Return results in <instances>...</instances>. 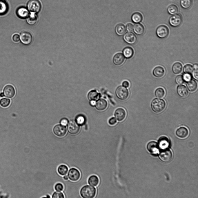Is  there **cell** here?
Instances as JSON below:
<instances>
[{
	"label": "cell",
	"mask_w": 198,
	"mask_h": 198,
	"mask_svg": "<svg viewBox=\"0 0 198 198\" xmlns=\"http://www.w3.org/2000/svg\"><path fill=\"white\" fill-rule=\"evenodd\" d=\"M80 194L83 198H92L96 195V190L93 186L86 185L83 186L80 190Z\"/></svg>",
	"instance_id": "obj_1"
},
{
	"label": "cell",
	"mask_w": 198,
	"mask_h": 198,
	"mask_svg": "<svg viewBox=\"0 0 198 198\" xmlns=\"http://www.w3.org/2000/svg\"><path fill=\"white\" fill-rule=\"evenodd\" d=\"M166 107V103L162 99L155 98L152 101L151 107L152 110L156 113L162 111Z\"/></svg>",
	"instance_id": "obj_2"
},
{
	"label": "cell",
	"mask_w": 198,
	"mask_h": 198,
	"mask_svg": "<svg viewBox=\"0 0 198 198\" xmlns=\"http://www.w3.org/2000/svg\"><path fill=\"white\" fill-rule=\"evenodd\" d=\"M27 7L30 11L34 13H37L40 11L41 5L38 0H30L28 2Z\"/></svg>",
	"instance_id": "obj_3"
},
{
	"label": "cell",
	"mask_w": 198,
	"mask_h": 198,
	"mask_svg": "<svg viewBox=\"0 0 198 198\" xmlns=\"http://www.w3.org/2000/svg\"><path fill=\"white\" fill-rule=\"evenodd\" d=\"M160 159L165 162L170 161L172 157V155L171 150L168 148L163 149L159 152V154Z\"/></svg>",
	"instance_id": "obj_4"
},
{
	"label": "cell",
	"mask_w": 198,
	"mask_h": 198,
	"mask_svg": "<svg viewBox=\"0 0 198 198\" xmlns=\"http://www.w3.org/2000/svg\"><path fill=\"white\" fill-rule=\"evenodd\" d=\"M116 94L119 99L121 100H124L128 97L129 92L126 87L121 86L117 88Z\"/></svg>",
	"instance_id": "obj_5"
},
{
	"label": "cell",
	"mask_w": 198,
	"mask_h": 198,
	"mask_svg": "<svg viewBox=\"0 0 198 198\" xmlns=\"http://www.w3.org/2000/svg\"><path fill=\"white\" fill-rule=\"evenodd\" d=\"M67 176L70 180L73 181H76L79 179L81 177V174L77 169L72 168L69 170Z\"/></svg>",
	"instance_id": "obj_6"
},
{
	"label": "cell",
	"mask_w": 198,
	"mask_h": 198,
	"mask_svg": "<svg viewBox=\"0 0 198 198\" xmlns=\"http://www.w3.org/2000/svg\"><path fill=\"white\" fill-rule=\"evenodd\" d=\"M182 21L181 15L179 14H175L173 15L170 18L169 22L171 26L174 27L179 26Z\"/></svg>",
	"instance_id": "obj_7"
},
{
	"label": "cell",
	"mask_w": 198,
	"mask_h": 198,
	"mask_svg": "<svg viewBox=\"0 0 198 198\" xmlns=\"http://www.w3.org/2000/svg\"><path fill=\"white\" fill-rule=\"evenodd\" d=\"M156 33L157 36L160 38H164L168 36L169 33L168 28L165 25H161L157 28Z\"/></svg>",
	"instance_id": "obj_8"
},
{
	"label": "cell",
	"mask_w": 198,
	"mask_h": 198,
	"mask_svg": "<svg viewBox=\"0 0 198 198\" xmlns=\"http://www.w3.org/2000/svg\"><path fill=\"white\" fill-rule=\"evenodd\" d=\"M69 132L72 135H75L79 131L80 127L77 123L74 120L70 121L68 126Z\"/></svg>",
	"instance_id": "obj_9"
},
{
	"label": "cell",
	"mask_w": 198,
	"mask_h": 198,
	"mask_svg": "<svg viewBox=\"0 0 198 198\" xmlns=\"http://www.w3.org/2000/svg\"><path fill=\"white\" fill-rule=\"evenodd\" d=\"M3 93L4 96L8 98H12L15 95V90L12 86L7 85L3 88Z\"/></svg>",
	"instance_id": "obj_10"
},
{
	"label": "cell",
	"mask_w": 198,
	"mask_h": 198,
	"mask_svg": "<svg viewBox=\"0 0 198 198\" xmlns=\"http://www.w3.org/2000/svg\"><path fill=\"white\" fill-rule=\"evenodd\" d=\"M53 132L57 136L62 137L66 135L67 132V129L65 126L58 125L54 127L53 128Z\"/></svg>",
	"instance_id": "obj_11"
},
{
	"label": "cell",
	"mask_w": 198,
	"mask_h": 198,
	"mask_svg": "<svg viewBox=\"0 0 198 198\" xmlns=\"http://www.w3.org/2000/svg\"><path fill=\"white\" fill-rule=\"evenodd\" d=\"M20 39L23 44L28 45L31 43L32 40V37L31 34L30 32L28 31H24L21 34Z\"/></svg>",
	"instance_id": "obj_12"
},
{
	"label": "cell",
	"mask_w": 198,
	"mask_h": 198,
	"mask_svg": "<svg viewBox=\"0 0 198 198\" xmlns=\"http://www.w3.org/2000/svg\"><path fill=\"white\" fill-rule=\"evenodd\" d=\"M123 39L125 42L130 44L135 43L137 40L136 35L130 32L126 33L123 36Z\"/></svg>",
	"instance_id": "obj_13"
},
{
	"label": "cell",
	"mask_w": 198,
	"mask_h": 198,
	"mask_svg": "<svg viewBox=\"0 0 198 198\" xmlns=\"http://www.w3.org/2000/svg\"><path fill=\"white\" fill-rule=\"evenodd\" d=\"M115 115L116 119L119 121H123L126 116L125 110L122 108H119L115 111Z\"/></svg>",
	"instance_id": "obj_14"
},
{
	"label": "cell",
	"mask_w": 198,
	"mask_h": 198,
	"mask_svg": "<svg viewBox=\"0 0 198 198\" xmlns=\"http://www.w3.org/2000/svg\"><path fill=\"white\" fill-rule=\"evenodd\" d=\"M95 106L96 108L99 111H102L106 109L108 106V103L106 100L103 99H101L96 102Z\"/></svg>",
	"instance_id": "obj_15"
},
{
	"label": "cell",
	"mask_w": 198,
	"mask_h": 198,
	"mask_svg": "<svg viewBox=\"0 0 198 198\" xmlns=\"http://www.w3.org/2000/svg\"><path fill=\"white\" fill-rule=\"evenodd\" d=\"M147 148L148 150L151 153H156L158 150V145L156 142L151 141L147 144Z\"/></svg>",
	"instance_id": "obj_16"
},
{
	"label": "cell",
	"mask_w": 198,
	"mask_h": 198,
	"mask_svg": "<svg viewBox=\"0 0 198 198\" xmlns=\"http://www.w3.org/2000/svg\"><path fill=\"white\" fill-rule=\"evenodd\" d=\"M177 90L178 95L182 97H186L189 94L186 87L183 85L178 86L177 88Z\"/></svg>",
	"instance_id": "obj_17"
},
{
	"label": "cell",
	"mask_w": 198,
	"mask_h": 198,
	"mask_svg": "<svg viewBox=\"0 0 198 198\" xmlns=\"http://www.w3.org/2000/svg\"><path fill=\"white\" fill-rule=\"evenodd\" d=\"M189 131L186 127H182L178 128L176 130V134L179 137L184 138L186 137L188 135Z\"/></svg>",
	"instance_id": "obj_18"
},
{
	"label": "cell",
	"mask_w": 198,
	"mask_h": 198,
	"mask_svg": "<svg viewBox=\"0 0 198 198\" xmlns=\"http://www.w3.org/2000/svg\"><path fill=\"white\" fill-rule=\"evenodd\" d=\"M124 57L121 53H118L116 54L113 58V62L116 65H120L124 62Z\"/></svg>",
	"instance_id": "obj_19"
},
{
	"label": "cell",
	"mask_w": 198,
	"mask_h": 198,
	"mask_svg": "<svg viewBox=\"0 0 198 198\" xmlns=\"http://www.w3.org/2000/svg\"><path fill=\"white\" fill-rule=\"evenodd\" d=\"M153 75L157 78H161L164 75L165 70L164 68L161 66L155 67L153 71Z\"/></svg>",
	"instance_id": "obj_20"
},
{
	"label": "cell",
	"mask_w": 198,
	"mask_h": 198,
	"mask_svg": "<svg viewBox=\"0 0 198 198\" xmlns=\"http://www.w3.org/2000/svg\"><path fill=\"white\" fill-rule=\"evenodd\" d=\"M169 141L168 138L165 136L161 137L158 140L159 146L162 149L167 147L169 144Z\"/></svg>",
	"instance_id": "obj_21"
},
{
	"label": "cell",
	"mask_w": 198,
	"mask_h": 198,
	"mask_svg": "<svg viewBox=\"0 0 198 198\" xmlns=\"http://www.w3.org/2000/svg\"><path fill=\"white\" fill-rule=\"evenodd\" d=\"M134 32L137 34L141 35L144 32L145 28L144 26L141 24L137 23L133 27Z\"/></svg>",
	"instance_id": "obj_22"
},
{
	"label": "cell",
	"mask_w": 198,
	"mask_h": 198,
	"mask_svg": "<svg viewBox=\"0 0 198 198\" xmlns=\"http://www.w3.org/2000/svg\"><path fill=\"white\" fill-rule=\"evenodd\" d=\"M99 180L98 177L95 175L90 176L88 178V183L90 185L96 186L99 184Z\"/></svg>",
	"instance_id": "obj_23"
},
{
	"label": "cell",
	"mask_w": 198,
	"mask_h": 198,
	"mask_svg": "<svg viewBox=\"0 0 198 198\" xmlns=\"http://www.w3.org/2000/svg\"><path fill=\"white\" fill-rule=\"evenodd\" d=\"M188 82L187 86L189 90L191 92L195 91L197 87V84L196 81L194 80H191Z\"/></svg>",
	"instance_id": "obj_24"
},
{
	"label": "cell",
	"mask_w": 198,
	"mask_h": 198,
	"mask_svg": "<svg viewBox=\"0 0 198 198\" xmlns=\"http://www.w3.org/2000/svg\"><path fill=\"white\" fill-rule=\"evenodd\" d=\"M100 94L95 90H92L89 92L88 95V99L91 101H95L100 97Z\"/></svg>",
	"instance_id": "obj_25"
},
{
	"label": "cell",
	"mask_w": 198,
	"mask_h": 198,
	"mask_svg": "<svg viewBox=\"0 0 198 198\" xmlns=\"http://www.w3.org/2000/svg\"><path fill=\"white\" fill-rule=\"evenodd\" d=\"M126 31L125 27L122 24H118L115 28V31L116 34L119 36H122L124 34Z\"/></svg>",
	"instance_id": "obj_26"
},
{
	"label": "cell",
	"mask_w": 198,
	"mask_h": 198,
	"mask_svg": "<svg viewBox=\"0 0 198 198\" xmlns=\"http://www.w3.org/2000/svg\"><path fill=\"white\" fill-rule=\"evenodd\" d=\"M18 16L21 18H25L28 16V10L24 8H19L17 11Z\"/></svg>",
	"instance_id": "obj_27"
},
{
	"label": "cell",
	"mask_w": 198,
	"mask_h": 198,
	"mask_svg": "<svg viewBox=\"0 0 198 198\" xmlns=\"http://www.w3.org/2000/svg\"><path fill=\"white\" fill-rule=\"evenodd\" d=\"M57 170L59 175L61 176H64L67 173L68 168L66 165L61 164L58 166Z\"/></svg>",
	"instance_id": "obj_28"
},
{
	"label": "cell",
	"mask_w": 198,
	"mask_h": 198,
	"mask_svg": "<svg viewBox=\"0 0 198 198\" xmlns=\"http://www.w3.org/2000/svg\"><path fill=\"white\" fill-rule=\"evenodd\" d=\"M131 19L134 23H138L142 21L143 19V16L140 13L136 12L132 14Z\"/></svg>",
	"instance_id": "obj_29"
},
{
	"label": "cell",
	"mask_w": 198,
	"mask_h": 198,
	"mask_svg": "<svg viewBox=\"0 0 198 198\" xmlns=\"http://www.w3.org/2000/svg\"><path fill=\"white\" fill-rule=\"evenodd\" d=\"M182 69V66L179 62H176L175 63L172 67V70L173 72L177 74L180 73Z\"/></svg>",
	"instance_id": "obj_30"
},
{
	"label": "cell",
	"mask_w": 198,
	"mask_h": 198,
	"mask_svg": "<svg viewBox=\"0 0 198 198\" xmlns=\"http://www.w3.org/2000/svg\"><path fill=\"white\" fill-rule=\"evenodd\" d=\"M133 49L130 47H127L123 50V53L124 57L127 58L131 57L133 55Z\"/></svg>",
	"instance_id": "obj_31"
},
{
	"label": "cell",
	"mask_w": 198,
	"mask_h": 198,
	"mask_svg": "<svg viewBox=\"0 0 198 198\" xmlns=\"http://www.w3.org/2000/svg\"><path fill=\"white\" fill-rule=\"evenodd\" d=\"M37 21V17L33 13H32L28 16L27 19V22L30 25L34 24L36 23Z\"/></svg>",
	"instance_id": "obj_32"
},
{
	"label": "cell",
	"mask_w": 198,
	"mask_h": 198,
	"mask_svg": "<svg viewBox=\"0 0 198 198\" xmlns=\"http://www.w3.org/2000/svg\"><path fill=\"white\" fill-rule=\"evenodd\" d=\"M8 9V5L6 1L0 0V14L5 13Z\"/></svg>",
	"instance_id": "obj_33"
},
{
	"label": "cell",
	"mask_w": 198,
	"mask_h": 198,
	"mask_svg": "<svg viewBox=\"0 0 198 198\" xmlns=\"http://www.w3.org/2000/svg\"><path fill=\"white\" fill-rule=\"evenodd\" d=\"M167 10L169 14H170L174 15L177 13L178 11V9L176 5L172 4L168 7Z\"/></svg>",
	"instance_id": "obj_34"
},
{
	"label": "cell",
	"mask_w": 198,
	"mask_h": 198,
	"mask_svg": "<svg viewBox=\"0 0 198 198\" xmlns=\"http://www.w3.org/2000/svg\"><path fill=\"white\" fill-rule=\"evenodd\" d=\"M165 94V92L164 90L161 88H157L155 92V95L157 98H162L164 96Z\"/></svg>",
	"instance_id": "obj_35"
},
{
	"label": "cell",
	"mask_w": 198,
	"mask_h": 198,
	"mask_svg": "<svg viewBox=\"0 0 198 198\" xmlns=\"http://www.w3.org/2000/svg\"><path fill=\"white\" fill-rule=\"evenodd\" d=\"M192 0H181L180 4L184 8L187 9L190 8L192 5Z\"/></svg>",
	"instance_id": "obj_36"
},
{
	"label": "cell",
	"mask_w": 198,
	"mask_h": 198,
	"mask_svg": "<svg viewBox=\"0 0 198 198\" xmlns=\"http://www.w3.org/2000/svg\"><path fill=\"white\" fill-rule=\"evenodd\" d=\"M10 100L7 98H3L0 100V105L3 108L8 107L10 105Z\"/></svg>",
	"instance_id": "obj_37"
},
{
	"label": "cell",
	"mask_w": 198,
	"mask_h": 198,
	"mask_svg": "<svg viewBox=\"0 0 198 198\" xmlns=\"http://www.w3.org/2000/svg\"><path fill=\"white\" fill-rule=\"evenodd\" d=\"M193 67L190 64H187L184 67V73L192 74L194 71Z\"/></svg>",
	"instance_id": "obj_38"
},
{
	"label": "cell",
	"mask_w": 198,
	"mask_h": 198,
	"mask_svg": "<svg viewBox=\"0 0 198 198\" xmlns=\"http://www.w3.org/2000/svg\"><path fill=\"white\" fill-rule=\"evenodd\" d=\"M76 122L78 124L83 125L85 122L86 119L83 115H79L76 118Z\"/></svg>",
	"instance_id": "obj_39"
},
{
	"label": "cell",
	"mask_w": 198,
	"mask_h": 198,
	"mask_svg": "<svg viewBox=\"0 0 198 198\" xmlns=\"http://www.w3.org/2000/svg\"><path fill=\"white\" fill-rule=\"evenodd\" d=\"M52 198H64V195L61 192L56 191L55 192L52 194Z\"/></svg>",
	"instance_id": "obj_40"
},
{
	"label": "cell",
	"mask_w": 198,
	"mask_h": 198,
	"mask_svg": "<svg viewBox=\"0 0 198 198\" xmlns=\"http://www.w3.org/2000/svg\"><path fill=\"white\" fill-rule=\"evenodd\" d=\"M54 188L57 191L61 192L63 190L64 187L61 183H58L55 185Z\"/></svg>",
	"instance_id": "obj_41"
},
{
	"label": "cell",
	"mask_w": 198,
	"mask_h": 198,
	"mask_svg": "<svg viewBox=\"0 0 198 198\" xmlns=\"http://www.w3.org/2000/svg\"><path fill=\"white\" fill-rule=\"evenodd\" d=\"M175 81L176 83L179 85L183 84L184 81L182 76L181 75L177 76L175 78Z\"/></svg>",
	"instance_id": "obj_42"
},
{
	"label": "cell",
	"mask_w": 198,
	"mask_h": 198,
	"mask_svg": "<svg viewBox=\"0 0 198 198\" xmlns=\"http://www.w3.org/2000/svg\"><path fill=\"white\" fill-rule=\"evenodd\" d=\"M182 77L184 81L186 82L190 81L192 78L191 75L188 73H185Z\"/></svg>",
	"instance_id": "obj_43"
},
{
	"label": "cell",
	"mask_w": 198,
	"mask_h": 198,
	"mask_svg": "<svg viewBox=\"0 0 198 198\" xmlns=\"http://www.w3.org/2000/svg\"><path fill=\"white\" fill-rule=\"evenodd\" d=\"M12 39L13 41L15 42H19L20 40V37L17 34H15L12 36Z\"/></svg>",
	"instance_id": "obj_44"
},
{
	"label": "cell",
	"mask_w": 198,
	"mask_h": 198,
	"mask_svg": "<svg viewBox=\"0 0 198 198\" xmlns=\"http://www.w3.org/2000/svg\"><path fill=\"white\" fill-rule=\"evenodd\" d=\"M126 28L128 32H132L133 30V25L131 23H128L126 25Z\"/></svg>",
	"instance_id": "obj_45"
},
{
	"label": "cell",
	"mask_w": 198,
	"mask_h": 198,
	"mask_svg": "<svg viewBox=\"0 0 198 198\" xmlns=\"http://www.w3.org/2000/svg\"><path fill=\"white\" fill-rule=\"evenodd\" d=\"M116 122L117 121L116 119L114 117L111 118L108 121L109 124L111 125H114L115 124Z\"/></svg>",
	"instance_id": "obj_46"
},
{
	"label": "cell",
	"mask_w": 198,
	"mask_h": 198,
	"mask_svg": "<svg viewBox=\"0 0 198 198\" xmlns=\"http://www.w3.org/2000/svg\"><path fill=\"white\" fill-rule=\"evenodd\" d=\"M193 77L196 80L198 79V69H195L192 72Z\"/></svg>",
	"instance_id": "obj_47"
},
{
	"label": "cell",
	"mask_w": 198,
	"mask_h": 198,
	"mask_svg": "<svg viewBox=\"0 0 198 198\" xmlns=\"http://www.w3.org/2000/svg\"><path fill=\"white\" fill-rule=\"evenodd\" d=\"M60 123L62 125L66 126L68 124V120L66 119H63L61 120Z\"/></svg>",
	"instance_id": "obj_48"
},
{
	"label": "cell",
	"mask_w": 198,
	"mask_h": 198,
	"mask_svg": "<svg viewBox=\"0 0 198 198\" xmlns=\"http://www.w3.org/2000/svg\"><path fill=\"white\" fill-rule=\"evenodd\" d=\"M122 85L125 87H128L129 86L130 84L128 81H124L123 82Z\"/></svg>",
	"instance_id": "obj_49"
},
{
	"label": "cell",
	"mask_w": 198,
	"mask_h": 198,
	"mask_svg": "<svg viewBox=\"0 0 198 198\" xmlns=\"http://www.w3.org/2000/svg\"><path fill=\"white\" fill-rule=\"evenodd\" d=\"M96 102L95 101H91L90 103L92 106H94L95 105Z\"/></svg>",
	"instance_id": "obj_50"
},
{
	"label": "cell",
	"mask_w": 198,
	"mask_h": 198,
	"mask_svg": "<svg viewBox=\"0 0 198 198\" xmlns=\"http://www.w3.org/2000/svg\"><path fill=\"white\" fill-rule=\"evenodd\" d=\"M63 179L65 180H67L68 179V176L66 175H64V176L63 177Z\"/></svg>",
	"instance_id": "obj_51"
},
{
	"label": "cell",
	"mask_w": 198,
	"mask_h": 198,
	"mask_svg": "<svg viewBox=\"0 0 198 198\" xmlns=\"http://www.w3.org/2000/svg\"><path fill=\"white\" fill-rule=\"evenodd\" d=\"M195 69H198V65L197 64H194L193 67Z\"/></svg>",
	"instance_id": "obj_52"
},
{
	"label": "cell",
	"mask_w": 198,
	"mask_h": 198,
	"mask_svg": "<svg viewBox=\"0 0 198 198\" xmlns=\"http://www.w3.org/2000/svg\"><path fill=\"white\" fill-rule=\"evenodd\" d=\"M4 96V95L3 92H1L0 93V97H2Z\"/></svg>",
	"instance_id": "obj_53"
}]
</instances>
